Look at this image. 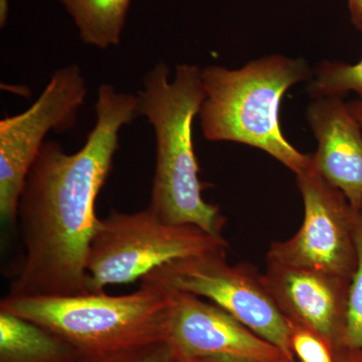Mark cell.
<instances>
[{
  "label": "cell",
  "mask_w": 362,
  "mask_h": 362,
  "mask_svg": "<svg viewBox=\"0 0 362 362\" xmlns=\"http://www.w3.org/2000/svg\"><path fill=\"white\" fill-rule=\"evenodd\" d=\"M263 276L274 301L290 322L312 331L330 346L343 347L351 280L271 263H267Z\"/></svg>",
  "instance_id": "cell-10"
},
{
  "label": "cell",
  "mask_w": 362,
  "mask_h": 362,
  "mask_svg": "<svg viewBox=\"0 0 362 362\" xmlns=\"http://www.w3.org/2000/svg\"><path fill=\"white\" fill-rule=\"evenodd\" d=\"M307 119L318 141L311 164L338 188L356 211L362 209L361 126L339 97L315 98Z\"/></svg>",
  "instance_id": "cell-11"
},
{
  "label": "cell",
  "mask_w": 362,
  "mask_h": 362,
  "mask_svg": "<svg viewBox=\"0 0 362 362\" xmlns=\"http://www.w3.org/2000/svg\"><path fill=\"white\" fill-rule=\"evenodd\" d=\"M176 362H189V361H187V359H183V358H180V357H178L177 361H176Z\"/></svg>",
  "instance_id": "cell-23"
},
{
  "label": "cell",
  "mask_w": 362,
  "mask_h": 362,
  "mask_svg": "<svg viewBox=\"0 0 362 362\" xmlns=\"http://www.w3.org/2000/svg\"><path fill=\"white\" fill-rule=\"evenodd\" d=\"M311 77L303 59L268 56L238 70L209 66L202 70L206 99L199 111L202 129L209 141L242 143L263 150L299 175L311 163L286 139L280 105L293 85Z\"/></svg>",
  "instance_id": "cell-3"
},
{
  "label": "cell",
  "mask_w": 362,
  "mask_h": 362,
  "mask_svg": "<svg viewBox=\"0 0 362 362\" xmlns=\"http://www.w3.org/2000/svg\"><path fill=\"white\" fill-rule=\"evenodd\" d=\"M304 220L290 239L275 242L267 263L333 274L351 280L356 269V211L345 195L309 165L297 175Z\"/></svg>",
  "instance_id": "cell-8"
},
{
  "label": "cell",
  "mask_w": 362,
  "mask_h": 362,
  "mask_svg": "<svg viewBox=\"0 0 362 362\" xmlns=\"http://www.w3.org/2000/svg\"><path fill=\"white\" fill-rule=\"evenodd\" d=\"M7 13H8L7 0H0V23H1V26L6 25Z\"/></svg>",
  "instance_id": "cell-22"
},
{
  "label": "cell",
  "mask_w": 362,
  "mask_h": 362,
  "mask_svg": "<svg viewBox=\"0 0 362 362\" xmlns=\"http://www.w3.org/2000/svg\"><path fill=\"white\" fill-rule=\"evenodd\" d=\"M95 112L82 148L69 154L59 142L45 141L26 176L18 206L25 257L7 296L90 293L87 259L100 221L95 204L121 129L139 116L137 96L102 84Z\"/></svg>",
  "instance_id": "cell-1"
},
{
  "label": "cell",
  "mask_w": 362,
  "mask_h": 362,
  "mask_svg": "<svg viewBox=\"0 0 362 362\" xmlns=\"http://www.w3.org/2000/svg\"><path fill=\"white\" fill-rule=\"evenodd\" d=\"M164 287L170 310L168 341L180 358L233 357L255 362L288 359L278 347L221 307L189 293Z\"/></svg>",
  "instance_id": "cell-9"
},
{
  "label": "cell",
  "mask_w": 362,
  "mask_h": 362,
  "mask_svg": "<svg viewBox=\"0 0 362 362\" xmlns=\"http://www.w3.org/2000/svg\"><path fill=\"white\" fill-rule=\"evenodd\" d=\"M87 85L77 65L52 74L42 94L23 113L0 121V218L16 225L26 176L51 131L64 132L77 122L87 96Z\"/></svg>",
  "instance_id": "cell-7"
},
{
  "label": "cell",
  "mask_w": 362,
  "mask_h": 362,
  "mask_svg": "<svg viewBox=\"0 0 362 362\" xmlns=\"http://www.w3.org/2000/svg\"><path fill=\"white\" fill-rule=\"evenodd\" d=\"M177 358L170 343L162 340L107 354L85 356L81 362H176Z\"/></svg>",
  "instance_id": "cell-16"
},
{
  "label": "cell",
  "mask_w": 362,
  "mask_h": 362,
  "mask_svg": "<svg viewBox=\"0 0 362 362\" xmlns=\"http://www.w3.org/2000/svg\"><path fill=\"white\" fill-rule=\"evenodd\" d=\"M188 361V359H187ZM189 362H255L246 359L233 358V357H201V358L189 359Z\"/></svg>",
  "instance_id": "cell-19"
},
{
  "label": "cell",
  "mask_w": 362,
  "mask_h": 362,
  "mask_svg": "<svg viewBox=\"0 0 362 362\" xmlns=\"http://www.w3.org/2000/svg\"><path fill=\"white\" fill-rule=\"evenodd\" d=\"M169 75L168 64H156L136 95L139 116L148 119L156 133V175L148 209L168 225L197 226L223 237L226 218L218 206L202 199L206 187L199 180L192 139V123L206 99L202 70L181 64L173 81Z\"/></svg>",
  "instance_id": "cell-2"
},
{
  "label": "cell",
  "mask_w": 362,
  "mask_h": 362,
  "mask_svg": "<svg viewBox=\"0 0 362 362\" xmlns=\"http://www.w3.org/2000/svg\"><path fill=\"white\" fill-rule=\"evenodd\" d=\"M354 92L362 99V59L350 65L324 62L317 68L315 78L309 86L312 97H339Z\"/></svg>",
  "instance_id": "cell-14"
},
{
  "label": "cell",
  "mask_w": 362,
  "mask_h": 362,
  "mask_svg": "<svg viewBox=\"0 0 362 362\" xmlns=\"http://www.w3.org/2000/svg\"><path fill=\"white\" fill-rule=\"evenodd\" d=\"M291 349L302 362H334L331 346L312 331L292 324Z\"/></svg>",
  "instance_id": "cell-17"
},
{
  "label": "cell",
  "mask_w": 362,
  "mask_h": 362,
  "mask_svg": "<svg viewBox=\"0 0 362 362\" xmlns=\"http://www.w3.org/2000/svg\"><path fill=\"white\" fill-rule=\"evenodd\" d=\"M0 311L56 333L84 356L166 340L169 296L163 285L143 278L137 291L108 295L2 298Z\"/></svg>",
  "instance_id": "cell-4"
},
{
  "label": "cell",
  "mask_w": 362,
  "mask_h": 362,
  "mask_svg": "<svg viewBox=\"0 0 362 362\" xmlns=\"http://www.w3.org/2000/svg\"><path fill=\"white\" fill-rule=\"evenodd\" d=\"M226 247L225 238L197 226L168 225L148 207L133 214L112 211L100 218L90 243L87 259L90 292L130 284L170 262Z\"/></svg>",
  "instance_id": "cell-5"
},
{
  "label": "cell",
  "mask_w": 362,
  "mask_h": 362,
  "mask_svg": "<svg viewBox=\"0 0 362 362\" xmlns=\"http://www.w3.org/2000/svg\"><path fill=\"white\" fill-rule=\"evenodd\" d=\"M226 251L218 250L176 259L144 278L206 298L293 361L292 323L274 301L263 274L247 264L230 265L226 261Z\"/></svg>",
  "instance_id": "cell-6"
},
{
  "label": "cell",
  "mask_w": 362,
  "mask_h": 362,
  "mask_svg": "<svg viewBox=\"0 0 362 362\" xmlns=\"http://www.w3.org/2000/svg\"><path fill=\"white\" fill-rule=\"evenodd\" d=\"M85 44L106 49L120 44L131 0H59Z\"/></svg>",
  "instance_id": "cell-13"
},
{
  "label": "cell",
  "mask_w": 362,
  "mask_h": 362,
  "mask_svg": "<svg viewBox=\"0 0 362 362\" xmlns=\"http://www.w3.org/2000/svg\"><path fill=\"white\" fill-rule=\"evenodd\" d=\"M351 21L362 32V0H349Z\"/></svg>",
  "instance_id": "cell-18"
},
{
  "label": "cell",
  "mask_w": 362,
  "mask_h": 362,
  "mask_svg": "<svg viewBox=\"0 0 362 362\" xmlns=\"http://www.w3.org/2000/svg\"><path fill=\"white\" fill-rule=\"evenodd\" d=\"M352 115L356 117V120L361 124L362 128V99L354 100V101L347 103Z\"/></svg>",
  "instance_id": "cell-20"
},
{
  "label": "cell",
  "mask_w": 362,
  "mask_h": 362,
  "mask_svg": "<svg viewBox=\"0 0 362 362\" xmlns=\"http://www.w3.org/2000/svg\"><path fill=\"white\" fill-rule=\"evenodd\" d=\"M346 349L349 351V354L339 362H362V351L349 349Z\"/></svg>",
  "instance_id": "cell-21"
},
{
  "label": "cell",
  "mask_w": 362,
  "mask_h": 362,
  "mask_svg": "<svg viewBox=\"0 0 362 362\" xmlns=\"http://www.w3.org/2000/svg\"><path fill=\"white\" fill-rule=\"evenodd\" d=\"M84 356L56 333L0 311V362H81Z\"/></svg>",
  "instance_id": "cell-12"
},
{
  "label": "cell",
  "mask_w": 362,
  "mask_h": 362,
  "mask_svg": "<svg viewBox=\"0 0 362 362\" xmlns=\"http://www.w3.org/2000/svg\"><path fill=\"white\" fill-rule=\"evenodd\" d=\"M281 362H293V361H289V359H284V361H282Z\"/></svg>",
  "instance_id": "cell-24"
},
{
  "label": "cell",
  "mask_w": 362,
  "mask_h": 362,
  "mask_svg": "<svg viewBox=\"0 0 362 362\" xmlns=\"http://www.w3.org/2000/svg\"><path fill=\"white\" fill-rule=\"evenodd\" d=\"M356 244V269L350 282L343 347L362 351V209L357 216Z\"/></svg>",
  "instance_id": "cell-15"
}]
</instances>
